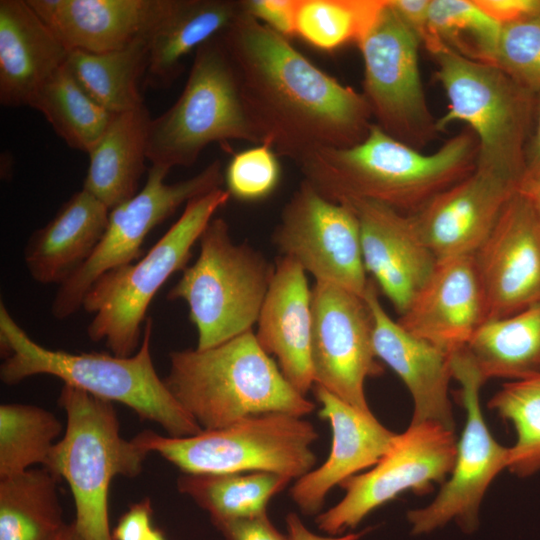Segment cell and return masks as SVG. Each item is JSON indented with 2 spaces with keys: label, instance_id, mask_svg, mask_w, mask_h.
I'll list each match as a JSON object with an SVG mask.
<instances>
[{
  "label": "cell",
  "instance_id": "obj_1",
  "mask_svg": "<svg viewBox=\"0 0 540 540\" xmlns=\"http://www.w3.org/2000/svg\"><path fill=\"white\" fill-rule=\"evenodd\" d=\"M219 38L246 117L259 143L278 156L298 164L317 150L351 147L367 136L372 114L364 95L244 8Z\"/></svg>",
  "mask_w": 540,
  "mask_h": 540
},
{
  "label": "cell",
  "instance_id": "obj_2",
  "mask_svg": "<svg viewBox=\"0 0 540 540\" xmlns=\"http://www.w3.org/2000/svg\"><path fill=\"white\" fill-rule=\"evenodd\" d=\"M477 152V139L467 127L424 154L372 123L358 144L317 150L298 166L303 180L328 200H368L413 215L472 173Z\"/></svg>",
  "mask_w": 540,
  "mask_h": 540
},
{
  "label": "cell",
  "instance_id": "obj_3",
  "mask_svg": "<svg viewBox=\"0 0 540 540\" xmlns=\"http://www.w3.org/2000/svg\"><path fill=\"white\" fill-rule=\"evenodd\" d=\"M153 321L147 317L141 344L128 357L71 353L41 346L18 325L0 303V346L4 361L0 379L15 385L35 375H51L97 398L119 402L140 418L160 425L171 437L198 434L203 429L174 398L154 367L151 356Z\"/></svg>",
  "mask_w": 540,
  "mask_h": 540
},
{
  "label": "cell",
  "instance_id": "obj_4",
  "mask_svg": "<svg viewBox=\"0 0 540 540\" xmlns=\"http://www.w3.org/2000/svg\"><path fill=\"white\" fill-rule=\"evenodd\" d=\"M169 362L164 382L203 430L266 413L303 417L315 409L287 381L252 330L208 349L172 351Z\"/></svg>",
  "mask_w": 540,
  "mask_h": 540
},
{
  "label": "cell",
  "instance_id": "obj_5",
  "mask_svg": "<svg viewBox=\"0 0 540 540\" xmlns=\"http://www.w3.org/2000/svg\"><path fill=\"white\" fill-rule=\"evenodd\" d=\"M58 403L66 426L44 466L70 487L73 524L83 540H113L109 489L116 476L134 478L148 453L121 436L113 403L64 385Z\"/></svg>",
  "mask_w": 540,
  "mask_h": 540
},
{
  "label": "cell",
  "instance_id": "obj_6",
  "mask_svg": "<svg viewBox=\"0 0 540 540\" xmlns=\"http://www.w3.org/2000/svg\"><path fill=\"white\" fill-rule=\"evenodd\" d=\"M230 194L222 188L186 203L179 219L140 259L101 275L87 292L82 308L93 313L89 338L105 341L111 354L128 357L141 344L148 307L175 272L184 270L192 247Z\"/></svg>",
  "mask_w": 540,
  "mask_h": 540
},
{
  "label": "cell",
  "instance_id": "obj_7",
  "mask_svg": "<svg viewBox=\"0 0 540 540\" xmlns=\"http://www.w3.org/2000/svg\"><path fill=\"white\" fill-rule=\"evenodd\" d=\"M435 78L449 101L438 132L463 122L477 139L476 168L520 184L531 133L535 94L493 64L471 60L444 47L432 54Z\"/></svg>",
  "mask_w": 540,
  "mask_h": 540
},
{
  "label": "cell",
  "instance_id": "obj_8",
  "mask_svg": "<svg viewBox=\"0 0 540 540\" xmlns=\"http://www.w3.org/2000/svg\"><path fill=\"white\" fill-rule=\"evenodd\" d=\"M319 435L311 422L286 413L249 416L228 426L186 437L151 430L134 442L188 474L268 472L292 480L316 464L312 445Z\"/></svg>",
  "mask_w": 540,
  "mask_h": 540
},
{
  "label": "cell",
  "instance_id": "obj_9",
  "mask_svg": "<svg viewBox=\"0 0 540 540\" xmlns=\"http://www.w3.org/2000/svg\"><path fill=\"white\" fill-rule=\"evenodd\" d=\"M199 245L197 260L183 270L167 299L187 304L196 348L203 350L252 330L274 265L251 246L234 243L223 218L209 222Z\"/></svg>",
  "mask_w": 540,
  "mask_h": 540
},
{
  "label": "cell",
  "instance_id": "obj_10",
  "mask_svg": "<svg viewBox=\"0 0 540 540\" xmlns=\"http://www.w3.org/2000/svg\"><path fill=\"white\" fill-rule=\"evenodd\" d=\"M259 143L244 112L231 64L219 35L196 51L177 101L152 119L147 159L171 169L191 166L213 142Z\"/></svg>",
  "mask_w": 540,
  "mask_h": 540
},
{
  "label": "cell",
  "instance_id": "obj_11",
  "mask_svg": "<svg viewBox=\"0 0 540 540\" xmlns=\"http://www.w3.org/2000/svg\"><path fill=\"white\" fill-rule=\"evenodd\" d=\"M417 35L389 0L358 41L364 64V92L375 124L420 150L439 133L419 73Z\"/></svg>",
  "mask_w": 540,
  "mask_h": 540
},
{
  "label": "cell",
  "instance_id": "obj_12",
  "mask_svg": "<svg viewBox=\"0 0 540 540\" xmlns=\"http://www.w3.org/2000/svg\"><path fill=\"white\" fill-rule=\"evenodd\" d=\"M169 169L151 165L142 189L110 210L106 230L90 258L59 285L51 305L54 318L63 320L82 308L93 283L104 273L139 259L141 246L153 228L182 204L221 188V163L213 161L191 178L167 184Z\"/></svg>",
  "mask_w": 540,
  "mask_h": 540
},
{
  "label": "cell",
  "instance_id": "obj_13",
  "mask_svg": "<svg viewBox=\"0 0 540 540\" xmlns=\"http://www.w3.org/2000/svg\"><path fill=\"white\" fill-rule=\"evenodd\" d=\"M456 451L453 430L430 421L411 422L372 469L339 485L345 495L335 506L318 514V528L338 536L406 490L429 492L433 484L444 483L451 473Z\"/></svg>",
  "mask_w": 540,
  "mask_h": 540
},
{
  "label": "cell",
  "instance_id": "obj_14",
  "mask_svg": "<svg viewBox=\"0 0 540 540\" xmlns=\"http://www.w3.org/2000/svg\"><path fill=\"white\" fill-rule=\"evenodd\" d=\"M450 364L452 377L460 384L465 427L457 441L449 479L429 505L407 513L415 535L429 533L450 521H456L467 533L476 530L480 505L488 487L507 469L509 447L493 438L480 406V388L485 381L466 349L451 355Z\"/></svg>",
  "mask_w": 540,
  "mask_h": 540
},
{
  "label": "cell",
  "instance_id": "obj_15",
  "mask_svg": "<svg viewBox=\"0 0 540 540\" xmlns=\"http://www.w3.org/2000/svg\"><path fill=\"white\" fill-rule=\"evenodd\" d=\"M272 241L282 253L313 275L364 297L369 278L360 229L350 206L323 197L302 180L284 206Z\"/></svg>",
  "mask_w": 540,
  "mask_h": 540
},
{
  "label": "cell",
  "instance_id": "obj_16",
  "mask_svg": "<svg viewBox=\"0 0 540 540\" xmlns=\"http://www.w3.org/2000/svg\"><path fill=\"white\" fill-rule=\"evenodd\" d=\"M314 384L364 411L367 378L384 372L373 348V319L364 297L316 281L311 288Z\"/></svg>",
  "mask_w": 540,
  "mask_h": 540
},
{
  "label": "cell",
  "instance_id": "obj_17",
  "mask_svg": "<svg viewBox=\"0 0 540 540\" xmlns=\"http://www.w3.org/2000/svg\"><path fill=\"white\" fill-rule=\"evenodd\" d=\"M474 258L488 319L507 317L540 303V224L518 191Z\"/></svg>",
  "mask_w": 540,
  "mask_h": 540
},
{
  "label": "cell",
  "instance_id": "obj_18",
  "mask_svg": "<svg viewBox=\"0 0 540 540\" xmlns=\"http://www.w3.org/2000/svg\"><path fill=\"white\" fill-rule=\"evenodd\" d=\"M397 322L448 356L466 348L488 319L474 254L438 261Z\"/></svg>",
  "mask_w": 540,
  "mask_h": 540
},
{
  "label": "cell",
  "instance_id": "obj_19",
  "mask_svg": "<svg viewBox=\"0 0 540 540\" xmlns=\"http://www.w3.org/2000/svg\"><path fill=\"white\" fill-rule=\"evenodd\" d=\"M518 187L509 178L475 168L411 216L437 262L473 255Z\"/></svg>",
  "mask_w": 540,
  "mask_h": 540
},
{
  "label": "cell",
  "instance_id": "obj_20",
  "mask_svg": "<svg viewBox=\"0 0 540 540\" xmlns=\"http://www.w3.org/2000/svg\"><path fill=\"white\" fill-rule=\"evenodd\" d=\"M343 204L357 217L366 272L401 315L432 275L435 255L411 215L368 200Z\"/></svg>",
  "mask_w": 540,
  "mask_h": 540
},
{
  "label": "cell",
  "instance_id": "obj_21",
  "mask_svg": "<svg viewBox=\"0 0 540 540\" xmlns=\"http://www.w3.org/2000/svg\"><path fill=\"white\" fill-rule=\"evenodd\" d=\"M321 404L319 416L329 422L332 441L326 461L295 480L289 494L305 515L319 514L336 485L373 467L389 450L397 433L383 426L372 412L361 411L314 384Z\"/></svg>",
  "mask_w": 540,
  "mask_h": 540
},
{
  "label": "cell",
  "instance_id": "obj_22",
  "mask_svg": "<svg viewBox=\"0 0 540 540\" xmlns=\"http://www.w3.org/2000/svg\"><path fill=\"white\" fill-rule=\"evenodd\" d=\"M364 298L373 319L375 355L398 375L411 394V422H435L454 431L449 398V383L453 378L450 356L413 336L393 320L381 305L372 279Z\"/></svg>",
  "mask_w": 540,
  "mask_h": 540
},
{
  "label": "cell",
  "instance_id": "obj_23",
  "mask_svg": "<svg viewBox=\"0 0 540 540\" xmlns=\"http://www.w3.org/2000/svg\"><path fill=\"white\" fill-rule=\"evenodd\" d=\"M257 323L260 346L277 359L287 381L306 396L314 385L311 289L305 270L295 260L277 258Z\"/></svg>",
  "mask_w": 540,
  "mask_h": 540
},
{
  "label": "cell",
  "instance_id": "obj_24",
  "mask_svg": "<svg viewBox=\"0 0 540 540\" xmlns=\"http://www.w3.org/2000/svg\"><path fill=\"white\" fill-rule=\"evenodd\" d=\"M70 50L103 53L149 36L171 0H27Z\"/></svg>",
  "mask_w": 540,
  "mask_h": 540
},
{
  "label": "cell",
  "instance_id": "obj_25",
  "mask_svg": "<svg viewBox=\"0 0 540 540\" xmlns=\"http://www.w3.org/2000/svg\"><path fill=\"white\" fill-rule=\"evenodd\" d=\"M69 50L28 4L0 1V102L30 106L42 86L65 65Z\"/></svg>",
  "mask_w": 540,
  "mask_h": 540
},
{
  "label": "cell",
  "instance_id": "obj_26",
  "mask_svg": "<svg viewBox=\"0 0 540 540\" xmlns=\"http://www.w3.org/2000/svg\"><path fill=\"white\" fill-rule=\"evenodd\" d=\"M110 209L84 189L29 237L24 262L41 284L61 285L90 258L108 225Z\"/></svg>",
  "mask_w": 540,
  "mask_h": 540
},
{
  "label": "cell",
  "instance_id": "obj_27",
  "mask_svg": "<svg viewBox=\"0 0 540 540\" xmlns=\"http://www.w3.org/2000/svg\"><path fill=\"white\" fill-rule=\"evenodd\" d=\"M242 10V0H171L148 36L146 82L170 85L181 72L183 58L221 34Z\"/></svg>",
  "mask_w": 540,
  "mask_h": 540
},
{
  "label": "cell",
  "instance_id": "obj_28",
  "mask_svg": "<svg viewBox=\"0 0 540 540\" xmlns=\"http://www.w3.org/2000/svg\"><path fill=\"white\" fill-rule=\"evenodd\" d=\"M152 118L145 105L115 114L89 151L83 188L110 210L137 193L145 170Z\"/></svg>",
  "mask_w": 540,
  "mask_h": 540
},
{
  "label": "cell",
  "instance_id": "obj_29",
  "mask_svg": "<svg viewBox=\"0 0 540 540\" xmlns=\"http://www.w3.org/2000/svg\"><path fill=\"white\" fill-rule=\"evenodd\" d=\"M465 349L485 382L539 376L540 303L507 317L486 320Z\"/></svg>",
  "mask_w": 540,
  "mask_h": 540
},
{
  "label": "cell",
  "instance_id": "obj_30",
  "mask_svg": "<svg viewBox=\"0 0 540 540\" xmlns=\"http://www.w3.org/2000/svg\"><path fill=\"white\" fill-rule=\"evenodd\" d=\"M148 50V36H141L109 52L70 50L65 66L93 100L118 114L144 105L138 80L146 73Z\"/></svg>",
  "mask_w": 540,
  "mask_h": 540
},
{
  "label": "cell",
  "instance_id": "obj_31",
  "mask_svg": "<svg viewBox=\"0 0 540 540\" xmlns=\"http://www.w3.org/2000/svg\"><path fill=\"white\" fill-rule=\"evenodd\" d=\"M58 480L45 467L0 479V540H54L60 534L67 524Z\"/></svg>",
  "mask_w": 540,
  "mask_h": 540
},
{
  "label": "cell",
  "instance_id": "obj_32",
  "mask_svg": "<svg viewBox=\"0 0 540 540\" xmlns=\"http://www.w3.org/2000/svg\"><path fill=\"white\" fill-rule=\"evenodd\" d=\"M291 480L275 473H183L178 490L206 510L210 519L247 517L266 512L270 499Z\"/></svg>",
  "mask_w": 540,
  "mask_h": 540
},
{
  "label": "cell",
  "instance_id": "obj_33",
  "mask_svg": "<svg viewBox=\"0 0 540 540\" xmlns=\"http://www.w3.org/2000/svg\"><path fill=\"white\" fill-rule=\"evenodd\" d=\"M29 107L39 111L69 147L87 153L115 116L85 92L65 65L42 86Z\"/></svg>",
  "mask_w": 540,
  "mask_h": 540
},
{
  "label": "cell",
  "instance_id": "obj_34",
  "mask_svg": "<svg viewBox=\"0 0 540 540\" xmlns=\"http://www.w3.org/2000/svg\"><path fill=\"white\" fill-rule=\"evenodd\" d=\"M63 426L39 406L5 403L0 406V479L46 465Z\"/></svg>",
  "mask_w": 540,
  "mask_h": 540
},
{
  "label": "cell",
  "instance_id": "obj_35",
  "mask_svg": "<svg viewBox=\"0 0 540 540\" xmlns=\"http://www.w3.org/2000/svg\"><path fill=\"white\" fill-rule=\"evenodd\" d=\"M431 55L446 47L455 53L488 64L495 62L502 26L486 15L473 0H430Z\"/></svg>",
  "mask_w": 540,
  "mask_h": 540
},
{
  "label": "cell",
  "instance_id": "obj_36",
  "mask_svg": "<svg viewBox=\"0 0 540 540\" xmlns=\"http://www.w3.org/2000/svg\"><path fill=\"white\" fill-rule=\"evenodd\" d=\"M385 0H298L295 36L315 48L333 51L358 43Z\"/></svg>",
  "mask_w": 540,
  "mask_h": 540
},
{
  "label": "cell",
  "instance_id": "obj_37",
  "mask_svg": "<svg viewBox=\"0 0 540 540\" xmlns=\"http://www.w3.org/2000/svg\"><path fill=\"white\" fill-rule=\"evenodd\" d=\"M488 406L510 421L516 431L507 469L520 478L540 471V375L505 383Z\"/></svg>",
  "mask_w": 540,
  "mask_h": 540
},
{
  "label": "cell",
  "instance_id": "obj_38",
  "mask_svg": "<svg viewBox=\"0 0 540 540\" xmlns=\"http://www.w3.org/2000/svg\"><path fill=\"white\" fill-rule=\"evenodd\" d=\"M494 65L540 94V13L502 26Z\"/></svg>",
  "mask_w": 540,
  "mask_h": 540
},
{
  "label": "cell",
  "instance_id": "obj_39",
  "mask_svg": "<svg viewBox=\"0 0 540 540\" xmlns=\"http://www.w3.org/2000/svg\"><path fill=\"white\" fill-rule=\"evenodd\" d=\"M281 168L278 155L266 144L236 153L224 173L227 191L243 201L269 196L278 186Z\"/></svg>",
  "mask_w": 540,
  "mask_h": 540
},
{
  "label": "cell",
  "instance_id": "obj_40",
  "mask_svg": "<svg viewBox=\"0 0 540 540\" xmlns=\"http://www.w3.org/2000/svg\"><path fill=\"white\" fill-rule=\"evenodd\" d=\"M244 10L278 34L295 36L298 0H242Z\"/></svg>",
  "mask_w": 540,
  "mask_h": 540
},
{
  "label": "cell",
  "instance_id": "obj_41",
  "mask_svg": "<svg viewBox=\"0 0 540 540\" xmlns=\"http://www.w3.org/2000/svg\"><path fill=\"white\" fill-rule=\"evenodd\" d=\"M212 524L225 540H287L263 512L253 516L213 519Z\"/></svg>",
  "mask_w": 540,
  "mask_h": 540
},
{
  "label": "cell",
  "instance_id": "obj_42",
  "mask_svg": "<svg viewBox=\"0 0 540 540\" xmlns=\"http://www.w3.org/2000/svg\"><path fill=\"white\" fill-rule=\"evenodd\" d=\"M152 515L149 498L132 504L113 529V540H145L153 528Z\"/></svg>",
  "mask_w": 540,
  "mask_h": 540
},
{
  "label": "cell",
  "instance_id": "obj_43",
  "mask_svg": "<svg viewBox=\"0 0 540 540\" xmlns=\"http://www.w3.org/2000/svg\"><path fill=\"white\" fill-rule=\"evenodd\" d=\"M501 26L540 13V0H473Z\"/></svg>",
  "mask_w": 540,
  "mask_h": 540
},
{
  "label": "cell",
  "instance_id": "obj_44",
  "mask_svg": "<svg viewBox=\"0 0 540 540\" xmlns=\"http://www.w3.org/2000/svg\"><path fill=\"white\" fill-rule=\"evenodd\" d=\"M389 3L429 51L433 45L428 22L430 0H389Z\"/></svg>",
  "mask_w": 540,
  "mask_h": 540
},
{
  "label": "cell",
  "instance_id": "obj_45",
  "mask_svg": "<svg viewBox=\"0 0 540 540\" xmlns=\"http://www.w3.org/2000/svg\"><path fill=\"white\" fill-rule=\"evenodd\" d=\"M540 172V94L535 96L531 133L525 150V174Z\"/></svg>",
  "mask_w": 540,
  "mask_h": 540
},
{
  "label": "cell",
  "instance_id": "obj_46",
  "mask_svg": "<svg viewBox=\"0 0 540 540\" xmlns=\"http://www.w3.org/2000/svg\"><path fill=\"white\" fill-rule=\"evenodd\" d=\"M287 540H358L368 530L338 536H319L306 528L296 513L286 516Z\"/></svg>",
  "mask_w": 540,
  "mask_h": 540
},
{
  "label": "cell",
  "instance_id": "obj_47",
  "mask_svg": "<svg viewBox=\"0 0 540 540\" xmlns=\"http://www.w3.org/2000/svg\"><path fill=\"white\" fill-rule=\"evenodd\" d=\"M518 192L527 199L540 224V172L524 174Z\"/></svg>",
  "mask_w": 540,
  "mask_h": 540
},
{
  "label": "cell",
  "instance_id": "obj_48",
  "mask_svg": "<svg viewBox=\"0 0 540 540\" xmlns=\"http://www.w3.org/2000/svg\"><path fill=\"white\" fill-rule=\"evenodd\" d=\"M54 540H83L77 532L73 522L67 524Z\"/></svg>",
  "mask_w": 540,
  "mask_h": 540
},
{
  "label": "cell",
  "instance_id": "obj_49",
  "mask_svg": "<svg viewBox=\"0 0 540 540\" xmlns=\"http://www.w3.org/2000/svg\"><path fill=\"white\" fill-rule=\"evenodd\" d=\"M145 540H166V539L163 532L160 529L153 527Z\"/></svg>",
  "mask_w": 540,
  "mask_h": 540
}]
</instances>
